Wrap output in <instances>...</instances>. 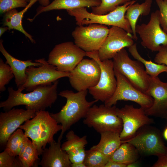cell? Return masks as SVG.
Returning <instances> with one entry per match:
<instances>
[{"label":"cell","instance_id":"7c38bea8","mask_svg":"<svg viewBox=\"0 0 167 167\" xmlns=\"http://www.w3.org/2000/svg\"><path fill=\"white\" fill-rule=\"evenodd\" d=\"M76 27L72 33L74 43L86 52L98 51L106 38L109 28L106 25L92 24Z\"/></svg>","mask_w":167,"mask_h":167},{"label":"cell","instance_id":"4fadbf2b","mask_svg":"<svg viewBox=\"0 0 167 167\" xmlns=\"http://www.w3.org/2000/svg\"><path fill=\"white\" fill-rule=\"evenodd\" d=\"M101 69L93 59H84L70 72L69 81L71 86L77 92L88 90L96 86L100 78Z\"/></svg>","mask_w":167,"mask_h":167},{"label":"cell","instance_id":"7402d4cb","mask_svg":"<svg viewBox=\"0 0 167 167\" xmlns=\"http://www.w3.org/2000/svg\"><path fill=\"white\" fill-rule=\"evenodd\" d=\"M38 0H31L27 6L20 11L18 12L16 9H14L6 12L4 14L3 20V25L7 27L9 30L14 29L20 31L33 43H35V41L31 35L24 29L22 21L25 13Z\"/></svg>","mask_w":167,"mask_h":167},{"label":"cell","instance_id":"4dcf8cb0","mask_svg":"<svg viewBox=\"0 0 167 167\" xmlns=\"http://www.w3.org/2000/svg\"><path fill=\"white\" fill-rule=\"evenodd\" d=\"M100 5L91 7L92 13L96 15L107 14L115 10L120 5L124 4L131 0H101Z\"/></svg>","mask_w":167,"mask_h":167},{"label":"cell","instance_id":"8d00e7d4","mask_svg":"<svg viewBox=\"0 0 167 167\" xmlns=\"http://www.w3.org/2000/svg\"><path fill=\"white\" fill-rule=\"evenodd\" d=\"M85 150L76 153H67L71 163L83 162L85 156Z\"/></svg>","mask_w":167,"mask_h":167},{"label":"cell","instance_id":"836d02e7","mask_svg":"<svg viewBox=\"0 0 167 167\" xmlns=\"http://www.w3.org/2000/svg\"><path fill=\"white\" fill-rule=\"evenodd\" d=\"M28 4L24 0H0V14H5L18 7H25Z\"/></svg>","mask_w":167,"mask_h":167},{"label":"cell","instance_id":"b9f144b4","mask_svg":"<svg viewBox=\"0 0 167 167\" xmlns=\"http://www.w3.org/2000/svg\"><path fill=\"white\" fill-rule=\"evenodd\" d=\"M139 163L137 161L128 165L127 167H136L139 166Z\"/></svg>","mask_w":167,"mask_h":167},{"label":"cell","instance_id":"8fae6325","mask_svg":"<svg viewBox=\"0 0 167 167\" xmlns=\"http://www.w3.org/2000/svg\"><path fill=\"white\" fill-rule=\"evenodd\" d=\"M114 71L117 80L116 88L113 96L104 102L105 105H115L118 101L123 100L135 102L145 110L151 107L153 102L151 96L135 88L120 72L115 70Z\"/></svg>","mask_w":167,"mask_h":167},{"label":"cell","instance_id":"f6af8a7d","mask_svg":"<svg viewBox=\"0 0 167 167\" xmlns=\"http://www.w3.org/2000/svg\"><path fill=\"white\" fill-rule=\"evenodd\" d=\"M24 0L26 2H27L28 3H29L30 1H31V0Z\"/></svg>","mask_w":167,"mask_h":167},{"label":"cell","instance_id":"7bdbcfd3","mask_svg":"<svg viewBox=\"0 0 167 167\" xmlns=\"http://www.w3.org/2000/svg\"><path fill=\"white\" fill-rule=\"evenodd\" d=\"M8 29V27H0V36L1 37L2 35Z\"/></svg>","mask_w":167,"mask_h":167},{"label":"cell","instance_id":"5bb4252c","mask_svg":"<svg viewBox=\"0 0 167 167\" xmlns=\"http://www.w3.org/2000/svg\"><path fill=\"white\" fill-rule=\"evenodd\" d=\"M135 31L141 45L152 51H158L161 45L167 46V33L161 28L159 10L152 13L147 24L136 25Z\"/></svg>","mask_w":167,"mask_h":167},{"label":"cell","instance_id":"1f68e13d","mask_svg":"<svg viewBox=\"0 0 167 167\" xmlns=\"http://www.w3.org/2000/svg\"><path fill=\"white\" fill-rule=\"evenodd\" d=\"M14 77V75L10 66L3 60L0 58V92L6 90L5 85L7 84Z\"/></svg>","mask_w":167,"mask_h":167},{"label":"cell","instance_id":"6da1fadb","mask_svg":"<svg viewBox=\"0 0 167 167\" xmlns=\"http://www.w3.org/2000/svg\"><path fill=\"white\" fill-rule=\"evenodd\" d=\"M57 80L52 84L41 85L33 91L27 93L14 90L12 87L8 88L9 95L7 99L0 103V108L7 111L14 107L25 105L26 109L36 112L45 110L50 107L58 98L57 89L58 84Z\"/></svg>","mask_w":167,"mask_h":167},{"label":"cell","instance_id":"ba28073f","mask_svg":"<svg viewBox=\"0 0 167 167\" xmlns=\"http://www.w3.org/2000/svg\"><path fill=\"white\" fill-rule=\"evenodd\" d=\"M86 56L96 60L101 69L99 81L96 86L88 89L89 92L94 100L104 102L113 96L117 87L113 61L111 59L101 61L98 51L86 52Z\"/></svg>","mask_w":167,"mask_h":167},{"label":"cell","instance_id":"ffe728a7","mask_svg":"<svg viewBox=\"0 0 167 167\" xmlns=\"http://www.w3.org/2000/svg\"><path fill=\"white\" fill-rule=\"evenodd\" d=\"M3 42V41L1 40L0 51L6 59V63L10 66L12 71L16 87L18 88L24 84L26 80V69L30 66L38 67L42 65V63L39 62H32L30 60L22 61L15 58L5 49Z\"/></svg>","mask_w":167,"mask_h":167},{"label":"cell","instance_id":"f1b7e54d","mask_svg":"<svg viewBox=\"0 0 167 167\" xmlns=\"http://www.w3.org/2000/svg\"><path fill=\"white\" fill-rule=\"evenodd\" d=\"M66 137V141L61 145V148L67 153L80 152L85 149V147L88 144L86 135L80 137L72 130L69 131Z\"/></svg>","mask_w":167,"mask_h":167},{"label":"cell","instance_id":"ac0fdd59","mask_svg":"<svg viewBox=\"0 0 167 167\" xmlns=\"http://www.w3.org/2000/svg\"><path fill=\"white\" fill-rule=\"evenodd\" d=\"M145 94L153 99L152 105L145 110L146 114L167 119V82H162L158 76H150L148 88Z\"/></svg>","mask_w":167,"mask_h":167},{"label":"cell","instance_id":"83f0119b","mask_svg":"<svg viewBox=\"0 0 167 167\" xmlns=\"http://www.w3.org/2000/svg\"><path fill=\"white\" fill-rule=\"evenodd\" d=\"M28 139L22 129L19 128L9 138L4 150L11 156H18L24 144Z\"/></svg>","mask_w":167,"mask_h":167},{"label":"cell","instance_id":"d590c367","mask_svg":"<svg viewBox=\"0 0 167 167\" xmlns=\"http://www.w3.org/2000/svg\"><path fill=\"white\" fill-rule=\"evenodd\" d=\"M155 62L167 66V46L161 45L154 58Z\"/></svg>","mask_w":167,"mask_h":167},{"label":"cell","instance_id":"44dd1931","mask_svg":"<svg viewBox=\"0 0 167 167\" xmlns=\"http://www.w3.org/2000/svg\"><path fill=\"white\" fill-rule=\"evenodd\" d=\"M101 2V0H54L47 6L39 7L32 20L43 12L55 10H68L80 8L97 6Z\"/></svg>","mask_w":167,"mask_h":167},{"label":"cell","instance_id":"30bf717a","mask_svg":"<svg viewBox=\"0 0 167 167\" xmlns=\"http://www.w3.org/2000/svg\"><path fill=\"white\" fill-rule=\"evenodd\" d=\"M86 56V52L72 41L56 45L50 51L47 62L60 71L70 72Z\"/></svg>","mask_w":167,"mask_h":167},{"label":"cell","instance_id":"e575fe53","mask_svg":"<svg viewBox=\"0 0 167 167\" xmlns=\"http://www.w3.org/2000/svg\"><path fill=\"white\" fill-rule=\"evenodd\" d=\"M159 9L161 26L167 33V0H155Z\"/></svg>","mask_w":167,"mask_h":167},{"label":"cell","instance_id":"603a6c76","mask_svg":"<svg viewBox=\"0 0 167 167\" xmlns=\"http://www.w3.org/2000/svg\"><path fill=\"white\" fill-rule=\"evenodd\" d=\"M100 134L101 138L99 143L90 148L98 150L110 156L122 143L120 133L113 131H106Z\"/></svg>","mask_w":167,"mask_h":167},{"label":"cell","instance_id":"ee69618b","mask_svg":"<svg viewBox=\"0 0 167 167\" xmlns=\"http://www.w3.org/2000/svg\"><path fill=\"white\" fill-rule=\"evenodd\" d=\"M162 135L165 139L167 141V124L164 130Z\"/></svg>","mask_w":167,"mask_h":167},{"label":"cell","instance_id":"277c9868","mask_svg":"<svg viewBox=\"0 0 167 167\" xmlns=\"http://www.w3.org/2000/svg\"><path fill=\"white\" fill-rule=\"evenodd\" d=\"M136 2L135 0H131L104 15H98L90 13L85 7L66 11L69 15L75 17L76 24L78 26L98 24L115 26L122 28L131 34L132 31L129 21L125 17V14L129 6Z\"/></svg>","mask_w":167,"mask_h":167},{"label":"cell","instance_id":"60d3db41","mask_svg":"<svg viewBox=\"0 0 167 167\" xmlns=\"http://www.w3.org/2000/svg\"><path fill=\"white\" fill-rule=\"evenodd\" d=\"M49 0H38L39 3L42 6H46L49 4Z\"/></svg>","mask_w":167,"mask_h":167},{"label":"cell","instance_id":"4316f807","mask_svg":"<svg viewBox=\"0 0 167 167\" xmlns=\"http://www.w3.org/2000/svg\"><path fill=\"white\" fill-rule=\"evenodd\" d=\"M128 51L135 59L141 62L145 66L147 74L150 77H157L161 73H167V66L163 64H159L151 61L146 60L143 58L138 52L137 44L134 43L128 48Z\"/></svg>","mask_w":167,"mask_h":167},{"label":"cell","instance_id":"cb8c5ba5","mask_svg":"<svg viewBox=\"0 0 167 167\" xmlns=\"http://www.w3.org/2000/svg\"><path fill=\"white\" fill-rule=\"evenodd\" d=\"M152 0H145L141 3H134L131 4L127 9L125 17L128 20L131 25L133 39L137 40V37L135 29L137 20L140 15L146 16L149 14Z\"/></svg>","mask_w":167,"mask_h":167},{"label":"cell","instance_id":"9c48e42d","mask_svg":"<svg viewBox=\"0 0 167 167\" xmlns=\"http://www.w3.org/2000/svg\"><path fill=\"white\" fill-rule=\"evenodd\" d=\"M42 65L37 67L30 66L26 69V80L17 90L22 92L24 90L31 92L41 85L52 84L60 78L68 77L70 72H63L58 70L56 67L49 64L45 58L35 60Z\"/></svg>","mask_w":167,"mask_h":167},{"label":"cell","instance_id":"2e32d148","mask_svg":"<svg viewBox=\"0 0 167 167\" xmlns=\"http://www.w3.org/2000/svg\"><path fill=\"white\" fill-rule=\"evenodd\" d=\"M133 36L124 29L112 26L104 43L98 50L101 61L111 59L119 51L125 47L129 48L134 43Z\"/></svg>","mask_w":167,"mask_h":167},{"label":"cell","instance_id":"74e56055","mask_svg":"<svg viewBox=\"0 0 167 167\" xmlns=\"http://www.w3.org/2000/svg\"><path fill=\"white\" fill-rule=\"evenodd\" d=\"M156 161L152 166V167H167V153L157 156Z\"/></svg>","mask_w":167,"mask_h":167},{"label":"cell","instance_id":"f546056e","mask_svg":"<svg viewBox=\"0 0 167 167\" xmlns=\"http://www.w3.org/2000/svg\"><path fill=\"white\" fill-rule=\"evenodd\" d=\"M110 157L98 150L90 148L85 151L83 163L86 167H105Z\"/></svg>","mask_w":167,"mask_h":167},{"label":"cell","instance_id":"9a60e30c","mask_svg":"<svg viewBox=\"0 0 167 167\" xmlns=\"http://www.w3.org/2000/svg\"><path fill=\"white\" fill-rule=\"evenodd\" d=\"M116 112L123 123L120 133L122 141L131 138L142 126L154 122L153 118L149 117L145 109L141 107L135 108L132 105H126L121 108H117Z\"/></svg>","mask_w":167,"mask_h":167},{"label":"cell","instance_id":"d4e9b609","mask_svg":"<svg viewBox=\"0 0 167 167\" xmlns=\"http://www.w3.org/2000/svg\"><path fill=\"white\" fill-rule=\"evenodd\" d=\"M139 154L136 148L128 142H123L110 156V159L127 165L137 161Z\"/></svg>","mask_w":167,"mask_h":167},{"label":"cell","instance_id":"e0dca14e","mask_svg":"<svg viewBox=\"0 0 167 167\" xmlns=\"http://www.w3.org/2000/svg\"><path fill=\"white\" fill-rule=\"evenodd\" d=\"M36 112L31 109H15L0 113V144L5 146L10 135L27 120L33 118Z\"/></svg>","mask_w":167,"mask_h":167},{"label":"cell","instance_id":"3957f363","mask_svg":"<svg viewBox=\"0 0 167 167\" xmlns=\"http://www.w3.org/2000/svg\"><path fill=\"white\" fill-rule=\"evenodd\" d=\"M19 128L23 130L25 136L32 139L40 156L47 144L54 140V135L61 131L62 127L48 111L43 110L36 112L33 118L25 122Z\"/></svg>","mask_w":167,"mask_h":167},{"label":"cell","instance_id":"ab89813d","mask_svg":"<svg viewBox=\"0 0 167 167\" xmlns=\"http://www.w3.org/2000/svg\"><path fill=\"white\" fill-rule=\"evenodd\" d=\"M71 167H86L84 164L83 163H71Z\"/></svg>","mask_w":167,"mask_h":167},{"label":"cell","instance_id":"7a4b0ae2","mask_svg":"<svg viewBox=\"0 0 167 167\" xmlns=\"http://www.w3.org/2000/svg\"><path fill=\"white\" fill-rule=\"evenodd\" d=\"M88 90L74 92L72 90H65L60 92L59 95L66 100V104L59 112L50 113L51 116L60 124L62 128L58 141H61L67 130L82 118H84L90 107L98 101H88L86 97Z\"/></svg>","mask_w":167,"mask_h":167},{"label":"cell","instance_id":"d6a6232c","mask_svg":"<svg viewBox=\"0 0 167 167\" xmlns=\"http://www.w3.org/2000/svg\"><path fill=\"white\" fill-rule=\"evenodd\" d=\"M23 167L18 156L9 154L5 150L0 153V167Z\"/></svg>","mask_w":167,"mask_h":167},{"label":"cell","instance_id":"52a82bcc","mask_svg":"<svg viewBox=\"0 0 167 167\" xmlns=\"http://www.w3.org/2000/svg\"><path fill=\"white\" fill-rule=\"evenodd\" d=\"M115 105H93L89 109L83 122L100 134L106 131L120 133L123 127L122 119L118 116Z\"/></svg>","mask_w":167,"mask_h":167},{"label":"cell","instance_id":"f35d334b","mask_svg":"<svg viewBox=\"0 0 167 167\" xmlns=\"http://www.w3.org/2000/svg\"><path fill=\"white\" fill-rule=\"evenodd\" d=\"M105 167H127V165L109 159Z\"/></svg>","mask_w":167,"mask_h":167},{"label":"cell","instance_id":"8992f818","mask_svg":"<svg viewBox=\"0 0 167 167\" xmlns=\"http://www.w3.org/2000/svg\"><path fill=\"white\" fill-rule=\"evenodd\" d=\"M163 135L158 128L145 125L140 128L131 138L123 142H128L143 156H157L167 153V147L164 142Z\"/></svg>","mask_w":167,"mask_h":167},{"label":"cell","instance_id":"d6986e66","mask_svg":"<svg viewBox=\"0 0 167 167\" xmlns=\"http://www.w3.org/2000/svg\"><path fill=\"white\" fill-rule=\"evenodd\" d=\"M48 148L43 149L39 165L42 167H71V162L66 152L62 150L61 141L54 140Z\"/></svg>","mask_w":167,"mask_h":167},{"label":"cell","instance_id":"5b68a950","mask_svg":"<svg viewBox=\"0 0 167 167\" xmlns=\"http://www.w3.org/2000/svg\"><path fill=\"white\" fill-rule=\"evenodd\" d=\"M113 59L114 69L125 77L135 88L145 93L150 76L143 64L137 60L131 59L125 48L117 53Z\"/></svg>","mask_w":167,"mask_h":167},{"label":"cell","instance_id":"484cf974","mask_svg":"<svg viewBox=\"0 0 167 167\" xmlns=\"http://www.w3.org/2000/svg\"><path fill=\"white\" fill-rule=\"evenodd\" d=\"M39 156L36 147L28 139L24 144L18 156L23 167H37Z\"/></svg>","mask_w":167,"mask_h":167}]
</instances>
